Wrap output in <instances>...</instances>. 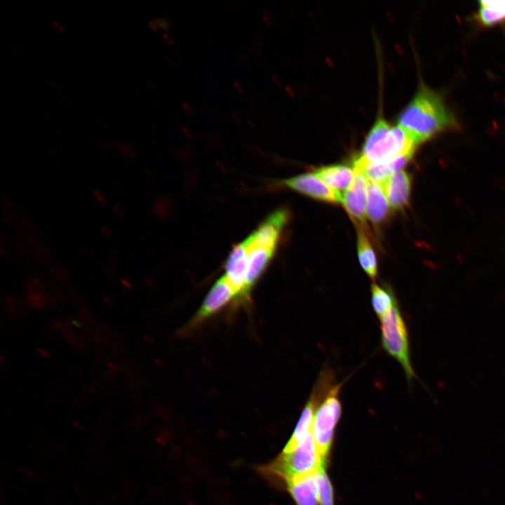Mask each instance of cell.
<instances>
[{
  "label": "cell",
  "instance_id": "cell-28",
  "mask_svg": "<svg viewBox=\"0 0 505 505\" xmlns=\"http://www.w3.org/2000/svg\"><path fill=\"white\" fill-rule=\"evenodd\" d=\"M121 282L123 283V285L126 288H128V289H130V288H132V284L130 283L129 281L126 280V279H121Z\"/></svg>",
  "mask_w": 505,
  "mask_h": 505
},
{
  "label": "cell",
  "instance_id": "cell-23",
  "mask_svg": "<svg viewBox=\"0 0 505 505\" xmlns=\"http://www.w3.org/2000/svg\"><path fill=\"white\" fill-rule=\"evenodd\" d=\"M163 36L165 41H166L168 44H170V46H174V45H175V41H174V39L172 38L171 36H170L169 34H166V33H163Z\"/></svg>",
  "mask_w": 505,
  "mask_h": 505
},
{
  "label": "cell",
  "instance_id": "cell-6",
  "mask_svg": "<svg viewBox=\"0 0 505 505\" xmlns=\"http://www.w3.org/2000/svg\"><path fill=\"white\" fill-rule=\"evenodd\" d=\"M236 298L239 299L237 291L224 276H222L214 283L188 327H196Z\"/></svg>",
  "mask_w": 505,
  "mask_h": 505
},
{
  "label": "cell",
  "instance_id": "cell-10",
  "mask_svg": "<svg viewBox=\"0 0 505 505\" xmlns=\"http://www.w3.org/2000/svg\"><path fill=\"white\" fill-rule=\"evenodd\" d=\"M248 271L247 249L242 241L232 249L225 264L224 276L235 288L239 299H246L248 293L246 289Z\"/></svg>",
  "mask_w": 505,
  "mask_h": 505
},
{
  "label": "cell",
  "instance_id": "cell-29",
  "mask_svg": "<svg viewBox=\"0 0 505 505\" xmlns=\"http://www.w3.org/2000/svg\"><path fill=\"white\" fill-rule=\"evenodd\" d=\"M114 211L119 215H123V210L119 206H114L113 208Z\"/></svg>",
  "mask_w": 505,
  "mask_h": 505
},
{
  "label": "cell",
  "instance_id": "cell-19",
  "mask_svg": "<svg viewBox=\"0 0 505 505\" xmlns=\"http://www.w3.org/2000/svg\"><path fill=\"white\" fill-rule=\"evenodd\" d=\"M159 27L165 30L170 29V23L168 18H159L156 19Z\"/></svg>",
  "mask_w": 505,
  "mask_h": 505
},
{
  "label": "cell",
  "instance_id": "cell-30",
  "mask_svg": "<svg viewBox=\"0 0 505 505\" xmlns=\"http://www.w3.org/2000/svg\"><path fill=\"white\" fill-rule=\"evenodd\" d=\"M232 116L236 122H238L239 123L242 122V119H241V116H238V114H237L236 112H233Z\"/></svg>",
  "mask_w": 505,
  "mask_h": 505
},
{
  "label": "cell",
  "instance_id": "cell-7",
  "mask_svg": "<svg viewBox=\"0 0 505 505\" xmlns=\"http://www.w3.org/2000/svg\"><path fill=\"white\" fill-rule=\"evenodd\" d=\"M247 249L246 289L249 294L273 258L277 247L267 244L252 233L243 241Z\"/></svg>",
  "mask_w": 505,
  "mask_h": 505
},
{
  "label": "cell",
  "instance_id": "cell-18",
  "mask_svg": "<svg viewBox=\"0 0 505 505\" xmlns=\"http://www.w3.org/2000/svg\"><path fill=\"white\" fill-rule=\"evenodd\" d=\"M319 505H334L333 488L324 467L316 473Z\"/></svg>",
  "mask_w": 505,
  "mask_h": 505
},
{
  "label": "cell",
  "instance_id": "cell-33",
  "mask_svg": "<svg viewBox=\"0 0 505 505\" xmlns=\"http://www.w3.org/2000/svg\"><path fill=\"white\" fill-rule=\"evenodd\" d=\"M167 60L168 61V62L170 63V65L172 67H175L176 65H175V62H174L170 58H167Z\"/></svg>",
  "mask_w": 505,
  "mask_h": 505
},
{
  "label": "cell",
  "instance_id": "cell-25",
  "mask_svg": "<svg viewBox=\"0 0 505 505\" xmlns=\"http://www.w3.org/2000/svg\"><path fill=\"white\" fill-rule=\"evenodd\" d=\"M262 13H263V14H262L263 20L265 22V23H266L267 25H270L271 21H270V18H269V15H267V11L266 10H264V9H263Z\"/></svg>",
  "mask_w": 505,
  "mask_h": 505
},
{
  "label": "cell",
  "instance_id": "cell-8",
  "mask_svg": "<svg viewBox=\"0 0 505 505\" xmlns=\"http://www.w3.org/2000/svg\"><path fill=\"white\" fill-rule=\"evenodd\" d=\"M283 185L315 199L338 203L342 195L330 188L315 174L306 173L284 180Z\"/></svg>",
  "mask_w": 505,
  "mask_h": 505
},
{
  "label": "cell",
  "instance_id": "cell-3",
  "mask_svg": "<svg viewBox=\"0 0 505 505\" xmlns=\"http://www.w3.org/2000/svg\"><path fill=\"white\" fill-rule=\"evenodd\" d=\"M325 459L321 455L312 433L294 449L283 452L269 466L264 473L285 483L296 477L315 473L325 466Z\"/></svg>",
  "mask_w": 505,
  "mask_h": 505
},
{
  "label": "cell",
  "instance_id": "cell-20",
  "mask_svg": "<svg viewBox=\"0 0 505 505\" xmlns=\"http://www.w3.org/2000/svg\"><path fill=\"white\" fill-rule=\"evenodd\" d=\"M94 193L98 202L100 203L102 206H107V201L105 195L98 190H95Z\"/></svg>",
  "mask_w": 505,
  "mask_h": 505
},
{
  "label": "cell",
  "instance_id": "cell-9",
  "mask_svg": "<svg viewBox=\"0 0 505 505\" xmlns=\"http://www.w3.org/2000/svg\"><path fill=\"white\" fill-rule=\"evenodd\" d=\"M351 186L342 195V203L356 224L364 225L366 219L367 187L368 180L363 173L356 171Z\"/></svg>",
  "mask_w": 505,
  "mask_h": 505
},
{
  "label": "cell",
  "instance_id": "cell-26",
  "mask_svg": "<svg viewBox=\"0 0 505 505\" xmlns=\"http://www.w3.org/2000/svg\"><path fill=\"white\" fill-rule=\"evenodd\" d=\"M234 86L235 88L239 92V93H243L244 89L243 86L238 83V81H234L233 82Z\"/></svg>",
  "mask_w": 505,
  "mask_h": 505
},
{
  "label": "cell",
  "instance_id": "cell-21",
  "mask_svg": "<svg viewBox=\"0 0 505 505\" xmlns=\"http://www.w3.org/2000/svg\"><path fill=\"white\" fill-rule=\"evenodd\" d=\"M182 107L187 114H192L194 113L193 107L188 102L185 101L182 102Z\"/></svg>",
  "mask_w": 505,
  "mask_h": 505
},
{
  "label": "cell",
  "instance_id": "cell-34",
  "mask_svg": "<svg viewBox=\"0 0 505 505\" xmlns=\"http://www.w3.org/2000/svg\"><path fill=\"white\" fill-rule=\"evenodd\" d=\"M109 366L113 368L114 370H116L118 369V368L116 367L114 363H109Z\"/></svg>",
  "mask_w": 505,
  "mask_h": 505
},
{
  "label": "cell",
  "instance_id": "cell-17",
  "mask_svg": "<svg viewBox=\"0 0 505 505\" xmlns=\"http://www.w3.org/2000/svg\"><path fill=\"white\" fill-rule=\"evenodd\" d=\"M372 304L379 318L384 316L396 302L391 290L376 283L371 286Z\"/></svg>",
  "mask_w": 505,
  "mask_h": 505
},
{
  "label": "cell",
  "instance_id": "cell-22",
  "mask_svg": "<svg viewBox=\"0 0 505 505\" xmlns=\"http://www.w3.org/2000/svg\"><path fill=\"white\" fill-rule=\"evenodd\" d=\"M149 26L154 32H157L159 28V26L156 19H152V20H150L149 22Z\"/></svg>",
  "mask_w": 505,
  "mask_h": 505
},
{
  "label": "cell",
  "instance_id": "cell-15",
  "mask_svg": "<svg viewBox=\"0 0 505 505\" xmlns=\"http://www.w3.org/2000/svg\"><path fill=\"white\" fill-rule=\"evenodd\" d=\"M357 250L363 269L370 278L375 280L377 274L376 255L370 241L360 227L358 229Z\"/></svg>",
  "mask_w": 505,
  "mask_h": 505
},
{
  "label": "cell",
  "instance_id": "cell-32",
  "mask_svg": "<svg viewBox=\"0 0 505 505\" xmlns=\"http://www.w3.org/2000/svg\"><path fill=\"white\" fill-rule=\"evenodd\" d=\"M72 324H73L74 325H75V326H76V327H78V328H81V325L80 323L78 322L77 321L73 320V321H72Z\"/></svg>",
  "mask_w": 505,
  "mask_h": 505
},
{
  "label": "cell",
  "instance_id": "cell-24",
  "mask_svg": "<svg viewBox=\"0 0 505 505\" xmlns=\"http://www.w3.org/2000/svg\"><path fill=\"white\" fill-rule=\"evenodd\" d=\"M101 232L103 235L105 236H111L112 235V230L109 229L108 227H104L101 229Z\"/></svg>",
  "mask_w": 505,
  "mask_h": 505
},
{
  "label": "cell",
  "instance_id": "cell-14",
  "mask_svg": "<svg viewBox=\"0 0 505 505\" xmlns=\"http://www.w3.org/2000/svg\"><path fill=\"white\" fill-rule=\"evenodd\" d=\"M316 473L296 477L285 483L297 505H319Z\"/></svg>",
  "mask_w": 505,
  "mask_h": 505
},
{
  "label": "cell",
  "instance_id": "cell-27",
  "mask_svg": "<svg viewBox=\"0 0 505 505\" xmlns=\"http://www.w3.org/2000/svg\"><path fill=\"white\" fill-rule=\"evenodd\" d=\"M182 130L183 133L186 135V136H187L188 137H193L192 133L187 128L182 127Z\"/></svg>",
  "mask_w": 505,
  "mask_h": 505
},
{
  "label": "cell",
  "instance_id": "cell-5",
  "mask_svg": "<svg viewBox=\"0 0 505 505\" xmlns=\"http://www.w3.org/2000/svg\"><path fill=\"white\" fill-rule=\"evenodd\" d=\"M342 383L335 384L319 401L314 415L311 433L321 455L325 459L335 427L342 415L339 394Z\"/></svg>",
  "mask_w": 505,
  "mask_h": 505
},
{
  "label": "cell",
  "instance_id": "cell-12",
  "mask_svg": "<svg viewBox=\"0 0 505 505\" xmlns=\"http://www.w3.org/2000/svg\"><path fill=\"white\" fill-rule=\"evenodd\" d=\"M390 205L382 184L368 182L365 213L373 224L379 225L389 217Z\"/></svg>",
  "mask_w": 505,
  "mask_h": 505
},
{
  "label": "cell",
  "instance_id": "cell-4",
  "mask_svg": "<svg viewBox=\"0 0 505 505\" xmlns=\"http://www.w3.org/2000/svg\"><path fill=\"white\" fill-rule=\"evenodd\" d=\"M379 319L384 349L400 363L411 381L415 374L410 362L408 330L398 302Z\"/></svg>",
  "mask_w": 505,
  "mask_h": 505
},
{
  "label": "cell",
  "instance_id": "cell-2",
  "mask_svg": "<svg viewBox=\"0 0 505 505\" xmlns=\"http://www.w3.org/2000/svg\"><path fill=\"white\" fill-rule=\"evenodd\" d=\"M417 145L398 125L378 118L355 159L363 163L380 164L403 156H413Z\"/></svg>",
  "mask_w": 505,
  "mask_h": 505
},
{
  "label": "cell",
  "instance_id": "cell-16",
  "mask_svg": "<svg viewBox=\"0 0 505 505\" xmlns=\"http://www.w3.org/2000/svg\"><path fill=\"white\" fill-rule=\"evenodd\" d=\"M476 15L478 22L491 26L505 20V1H480Z\"/></svg>",
  "mask_w": 505,
  "mask_h": 505
},
{
  "label": "cell",
  "instance_id": "cell-13",
  "mask_svg": "<svg viewBox=\"0 0 505 505\" xmlns=\"http://www.w3.org/2000/svg\"><path fill=\"white\" fill-rule=\"evenodd\" d=\"M314 174L339 193L349 189L356 176L354 168L342 164L319 168L314 171Z\"/></svg>",
  "mask_w": 505,
  "mask_h": 505
},
{
  "label": "cell",
  "instance_id": "cell-31",
  "mask_svg": "<svg viewBox=\"0 0 505 505\" xmlns=\"http://www.w3.org/2000/svg\"><path fill=\"white\" fill-rule=\"evenodd\" d=\"M38 351L46 358H50V355L46 351H43L41 349H38Z\"/></svg>",
  "mask_w": 505,
  "mask_h": 505
},
{
  "label": "cell",
  "instance_id": "cell-1",
  "mask_svg": "<svg viewBox=\"0 0 505 505\" xmlns=\"http://www.w3.org/2000/svg\"><path fill=\"white\" fill-rule=\"evenodd\" d=\"M398 126L418 145L442 131L455 129L458 123L443 97L422 83L400 114Z\"/></svg>",
  "mask_w": 505,
  "mask_h": 505
},
{
  "label": "cell",
  "instance_id": "cell-11",
  "mask_svg": "<svg viewBox=\"0 0 505 505\" xmlns=\"http://www.w3.org/2000/svg\"><path fill=\"white\" fill-rule=\"evenodd\" d=\"M382 185L392 209L402 210L408 206L410 196L411 179L406 171H397Z\"/></svg>",
  "mask_w": 505,
  "mask_h": 505
}]
</instances>
